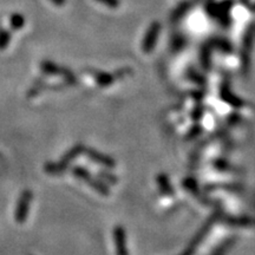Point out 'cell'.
Returning a JSON list of instances; mask_svg holds the SVG:
<instances>
[{
    "instance_id": "cell-1",
    "label": "cell",
    "mask_w": 255,
    "mask_h": 255,
    "mask_svg": "<svg viewBox=\"0 0 255 255\" xmlns=\"http://www.w3.org/2000/svg\"><path fill=\"white\" fill-rule=\"evenodd\" d=\"M159 31H161V25H159L157 21H155V23H152L150 26H149L148 31H146L144 36V39L142 41V50L144 51L145 53L151 52V51L154 50Z\"/></svg>"
},
{
    "instance_id": "cell-2",
    "label": "cell",
    "mask_w": 255,
    "mask_h": 255,
    "mask_svg": "<svg viewBox=\"0 0 255 255\" xmlns=\"http://www.w3.org/2000/svg\"><path fill=\"white\" fill-rule=\"evenodd\" d=\"M9 25H11L12 30L14 31L21 30L25 25L24 15L20 13H13L11 17H9Z\"/></svg>"
},
{
    "instance_id": "cell-3",
    "label": "cell",
    "mask_w": 255,
    "mask_h": 255,
    "mask_svg": "<svg viewBox=\"0 0 255 255\" xmlns=\"http://www.w3.org/2000/svg\"><path fill=\"white\" fill-rule=\"evenodd\" d=\"M9 43H11V32L0 30V50H5Z\"/></svg>"
},
{
    "instance_id": "cell-4",
    "label": "cell",
    "mask_w": 255,
    "mask_h": 255,
    "mask_svg": "<svg viewBox=\"0 0 255 255\" xmlns=\"http://www.w3.org/2000/svg\"><path fill=\"white\" fill-rule=\"evenodd\" d=\"M96 1L101 2V4H103L111 8H116L120 6V0H96Z\"/></svg>"
},
{
    "instance_id": "cell-5",
    "label": "cell",
    "mask_w": 255,
    "mask_h": 255,
    "mask_svg": "<svg viewBox=\"0 0 255 255\" xmlns=\"http://www.w3.org/2000/svg\"><path fill=\"white\" fill-rule=\"evenodd\" d=\"M51 1L53 2V4L57 5V6H62L65 4V0H51Z\"/></svg>"
}]
</instances>
